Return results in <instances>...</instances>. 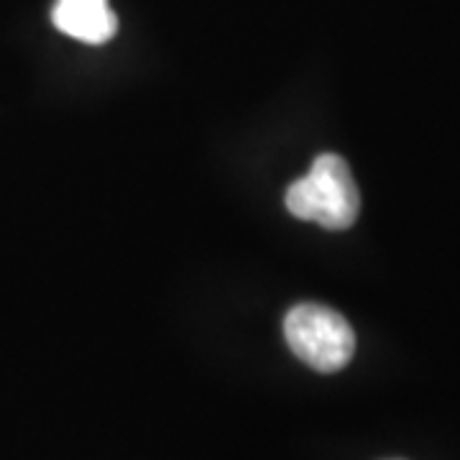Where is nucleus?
Instances as JSON below:
<instances>
[{"mask_svg": "<svg viewBox=\"0 0 460 460\" xmlns=\"http://www.w3.org/2000/svg\"><path fill=\"white\" fill-rule=\"evenodd\" d=\"M284 338L296 358L320 374L341 371L356 353V332L343 314L313 302L287 313Z\"/></svg>", "mask_w": 460, "mask_h": 460, "instance_id": "obj_2", "label": "nucleus"}, {"mask_svg": "<svg viewBox=\"0 0 460 460\" xmlns=\"http://www.w3.org/2000/svg\"><path fill=\"white\" fill-rule=\"evenodd\" d=\"M284 202L295 217L314 220L328 230H348L361 210L358 184L338 154H320L307 177L289 184Z\"/></svg>", "mask_w": 460, "mask_h": 460, "instance_id": "obj_1", "label": "nucleus"}, {"mask_svg": "<svg viewBox=\"0 0 460 460\" xmlns=\"http://www.w3.org/2000/svg\"><path fill=\"white\" fill-rule=\"evenodd\" d=\"M54 26L84 44H105L118 31V18L108 0H57Z\"/></svg>", "mask_w": 460, "mask_h": 460, "instance_id": "obj_3", "label": "nucleus"}]
</instances>
